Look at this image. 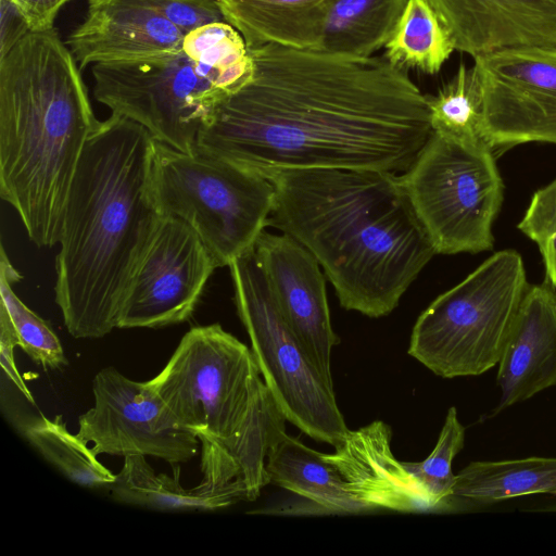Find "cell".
<instances>
[{"label": "cell", "instance_id": "13", "mask_svg": "<svg viewBox=\"0 0 556 556\" xmlns=\"http://www.w3.org/2000/svg\"><path fill=\"white\" fill-rule=\"evenodd\" d=\"M218 267L197 232L164 215L125 292L117 328H160L186 321Z\"/></svg>", "mask_w": 556, "mask_h": 556}, {"label": "cell", "instance_id": "24", "mask_svg": "<svg viewBox=\"0 0 556 556\" xmlns=\"http://www.w3.org/2000/svg\"><path fill=\"white\" fill-rule=\"evenodd\" d=\"M454 50L447 29L428 0H407L383 55L395 66L433 75Z\"/></svg>", "mask_w": 556, "mask_h": 556}, {"label": "cell", "instance_id": "19", "mask_svg": "<svg viewBox=\"0 0 556 556\" xmlns=\"http://www.w3.org/2000/svg\"><path fill=\"white\" fill-rule=\"evenodd\" d=\"M178 469L173 476L156 473L146 456H126L108 488L118 503L159 511H212L248 501L242 486L222 485L204 477L198 485L186 489L180 484Z\"/></svg>", "mask_w": 556, "mask_h": 556}, {"label": "cell", "instance_id": "26", "mask_svg": "<svg viewBox=\"0 0 556 556\" xmlns=\"http://www.w3.org/2000/svg\"><path fill=\"white\" fill-rule=\"evenodd\" d=\"M0 304L9 314L20 346L35 363L47 368L67 364L63 346L51 326L14 293L12 283L21 276L1 248Z\"/></svg>", "mask_w": 556, "mask_h": 556}, {"label": "cell", "instance_id": "1", "mask_svg": "<svg viewBox=\"0 0 556 556\" xmlns=\"http://www.w3.org/2000/svg\"><path fill=\"white\" fill-rule=\"evenodd\" d=\"M249 51L252 79L215 108L195 149L262 175L312 168L395 174L432 132L426 94L384 55L275 43Z\"/></svg>", "mask_w": 556, "mask_h": 556}, {"label": "cell", "instance_id": "10", "mask_svg": "<svg viewBox=\"0 0 556 556\" xmlns=\"http://www.w3.org/2000/svg\"><path fill=\"white\" fill-rule=\"evenodd\" d=\"M91 74L100 103L180 151L195 150L198 134L215 108L242 88L182 50L137 62L96 64Z\"/></svg>", "mask_w": 556, "mask_h": 556}, {"label": "cell", "instance_id": "3", "mask_svg": "<svg viewBox=\"0 0 556 556\" xmlns=\"http://www.w3.org/2000/svg\"><path fill=\"white\" fill-rule=\"evenodd\" d=\"M264 176L275 188L267 226L316 258L345 309L390 314L437 254L394 173L312 168Z\"/></svg>", "mask_w": 556, "mask_h": 556}, {"label": "cell", "instance_id": "22", "mask_svg": "<svg viewBox=\"0 0 556 556\" xmlns=\"http://www.w3.org/2000/svg\"><path fill=\"white\" fill-rule=\"evenodd\" d=\"M407 0H329L314 50L369 58L384 47Z\"/></svg>", "mask_w": 556, "mask_h": 556}, {"label": "cell", "instance_id": "16", "mask_svg": "<svg viewBox=\"0 0 556 556\" xmlns=\"http://www.w3.org/2000/svg\"><path fill=\"white\" fill-rule=\"evenodd\" d=\"M455 50L476 56L556 47V0H428Z\"/></svg>", "mask_w": 556, "mask_h": 556}, {"label": "cell", "instance_id": "15", "mask_svg": "<svg viewBox=\"0 0 556 556\" xmlns=\"http://www.w3.org/2000/svg\"><path fill=\"white\" fill-rule=\"evenodd\" d=\"M184 36L146 0H88L84 21L65 43L83 71L178 53Z\"/></svg>", "mask_w": 556, "mask_h": 556}, {"label": "cell", "instance_id": "4", "mask_svg": "<svg viewBox=\"0 0 556 556\" xmlns=\"http://www.w3.org/2000/svg\"><path fill=\"white\" fill-rule=\"evenodd\" d=\"M99 123L56 29L30 31L0 59V195L38 247L60 241L67 194Z\"/></svg>", "mask_w": 556, "mask_h": 556}, {"label": "cell", "instance_id": "18", "mask_svg": "<svg viewBox=\"0 0 556 556\" xmlns=\"http://www.w3.org/2000/svg\"><path fill=\"white\" fill-rule=\"evenodd\" d=\"M497 365L500 410L556 386V295L549 283L528 286Z\"/></svg>", "mask_w": 556, "mask_h": 556}, {"label": "cell", "instance_id": "31", "mask_svg": "<svg viewBox=\"0 0 556 556\" xmlns=\"http://www.w3.org/2000/svg\"><path fill=\"white\" fill-rule=\"evenodd\" d=\"M15 346H17V339L13 329V325L4 306L0 304V356L2 368L7 377L24 395V397L29 403L34 404V397L15 365Z\"/></svg>", "mask_w": 556, "mask_h": 556}, {"label": "cell", "instance_id": "5", "mask_svg": "<svg viewBox=\"0 0 556 556\" xmlns=\"http://www.w3.org/2000/svg\"><path fill=\"white\" fill-rule=\"evenodd\" d=\"M177 424L201 445V471L241 484L248 501L269 483L266 458L286 418L251 349L219 324L191 328L151 380Z\"/></svg>", "mask_w": 556, "mask_h": 556}, {"label": "cell", "instance_id": "7", "mask_svg": "<svg viewBox=\"0 0 556 556\" xmlns=\"http://www.w3.org/2000/svg\"><path fill=\"white\" fill-rule=\"evenodd\" d=\"M521 255L502 250L417 318L408 354L437 376H478L498 364L528 288Z\"/></svg>", "mask_w": 556, "mask_h": 556}, {"label": "cell", "instance_id": "14", "mask_svg": "<svg viewBox=\"0 0 556 556\" xmlns=\"http://www.w3.org/2000/svg\"><path fill=\"white\" fill-rule=\"evenodd\" d=\"M254 251L282 315L319 372L333 384L331 352L340 339L332 329L320 265L283 232L262 231Z\"/></svg>", "mask_w": 556, "mask_h": 556}, {"label": "cell", "instance_id": "2", "mask_svg": "<svg viewBox=\"0 0 556 556\" xmlns=\"http://www.w3.org/2000/svg\"><path fill=\"white\" fill-rule=\"evenodd\" d=\"M154 151L147 128L115 113L86 144L55 258V302L74 338L117 328L127 287L164 216L152 189Z\"/></svg>", "mask_w": 556, "mask_h": 556}, {"label": "cell", "instance_id": "6", "mask_svg": "<svg viewBox=\"0 0 556 556\" xmlns=\"http://www.w3.org/2000/svg\"><path fill=\"white\" fill-rule=\"evenodd\" d=\"M152 189L162 214L190 226L218 267L254 247L275 202V188L261 173L156 140Z\"/></svg>", "mask_w": 556, "mask_h": 556}, {"label": "cell", "instance_id": "21", "mask_svg": "<svg viewBox=\"0 0 556 556\" xmlns=\"http://www.w3.org/2000/svg\"><path fill=\"white\" fill-rule=\"evenodd\" d=\"M266 471L269 483L300 495L326 514L368 513L350 494L345 480L324 453L286 431L268 451Z\"/></svg>", "mask_w": 556, "mask_h": 556}, {"label": "cell", "instance_id": "30", "mask_svg": "<svg viewBox=\"0 0 556 556\" xmlns=\"http://www.w3.org/2000/svg\"><path fill=\"white\" fill-rule=\"evenodd\" d=\"M186 35L204 24L224 21L214 0H146Z\"/></svg>", "mask_w": 556, "mask_h": 556}, {"label": "cell", "instance_id": "8", "mask_svg": "<svg viewBox=\"0 0 556 556\" xmlns=\"http://www.w3.org/2000/svg\"><path fill=\"white\" fill-rule=\"evenodd\" d=\"M401 187L437 254L479 253L494 243L504 198L495 153L477 134L432 130Z\"/></svg>", "mask_w": 556, "mask_h": 556}, {"label": "cell", "instance_id": "20", "mask_svg": "<svg viewBox=\"0 0 556 556\" xmlns=\"http://www.w3.org/2000/svg\"><path fill=\"white\" fill-rule=\"evenodd\" d=\"M224 21L243 37L249 49L275 43L315 49L329 0H214Z\"/></svg>", "mask_w": 556, "mask_h": 556}, {"label": "cell", "instance_id": "29", "mask_svg": "<svg viewBox=\"0 0 556 556\" xmlns=\"http://www.w3.org/2000/svg\"><path fill=\"white\" fill-rule=\"evenodd\" d=\"M518 228L539 247L547 281L556 288V179L533 194Z\"/></svg>", "mask_w": 556, "mask_h": 556}, {"label": "cell", "instance_id": "25", "mask_svg": "<svg viewBox=\"0 0 556 556\" xmlns=\"http://www.w3.org/2000/svg\"><path fill=\"white\" fill-rule=\"evenodd\" d=\"M16 426L25 440L68 480L88 488L114 482L116 475L98 460V455L77 433L67 430L61 415L21 418Z\"/></svg>", "mask_w": 556, "mask_h": 556}, {"label": "cell", "instance_id": "9", "mask_svg": "<svg viewBox=\"0 0 556 556\" xmlns=\"http://www.w3.org/2000/svg\"><path fill=\"white\" fill-rule=\"evenodd\" d=\"M228 267L251 351L283 417L313 440L338 446L350 429L333 384L319 372L282 315L254 247Z\"/></svg>", "mask_w": 556, "mask_h": 556}, {"label": "cell", "instance_id": "11", "mask_svg": "<svg viewBox=\"0 0 556 556\" xmlns=\"http://www.w3.org/2000/svg\"><path fill=\"white\" fill-rule=\"evenodd\" d=\"M479 136L496 151L556 144V47H520L476 56Z\"/></svg>", "mask_w": 556, "mask_h": 556}, {"label": "cell", "instance_id": "27", "mask_svg": "<svg viewBox=\"0 0 556 556\" xmlns=\"http://www.w3.org/2000/svg\"><path fill=\"white\" fill-rule=\"evenodd\" d=\"M432 130L453 135H479L481 90L473 68L460 63L456 74L435 94L427 96Z\"/></svg>", "mask_w": 556, "mask_h": 556}, {"label": "cell", "instance_id": "12", "mask_svg": "<svg viewBox=\"0 0 556 556\" xmlns=\"http://www.w3.org/2000/svg\"><path fill=\"white\" fill-rule=\"evenodd\" d=\"M93 405L78 418L77 435L96 455H143L186 463L199 440L182 429L148 381H135L110 366L92 382Z\"/></svg>", "mask_w": 556, "mask_h": 556}, {"label": "cell", "instance_id": "17", "mask_svg": "<svg viewBox=\"0 0 556 556\" xmlns=\"http://www.w3.org/2000/svg\"><path fill=\"white\" fill-rule=\"evenodd\" d=\"M391 440L390 426L375 420L357 430H350L334 452L324 453V456L343 477L350 494L368 511L434 510L427 492L403 462L395 458Z\"/></svg>", "mask_w": 556, "mask_h": 556}, {"label": "cell", "instance_id": "28", "mask_svg": "<svg viewBox=\"0 0 556 556\" xmlns=\"http://www.w3.org/2000/svg\"><path fill=\"white\" fill-rule=\"evenodd\" d=\"M464 443L465 428L458 420L456 408L452 406L429 456L417 463L403 462L405 468L427 492L435 509L453 497L456 475L452 471V463L464 447Z\"/></svg>", "mask_w": 556, "mask_h": 556}, {"label": "cell", "instance_id": "23", "mask_svg": "<svg viewBox=\"0 0 556 556\" xmlns=\"http://www.w3.org/2000/svg\"><path fill=\"white\" fill-rule=\"evenodd\" d=\"M533 494L556 495V458L472 462L456 475L453 489V497L478 503Z\"/></svg>", "mask_w": 556, "mask_h": 556}, {"label": "cell", "instance_id": "32", "mask_svg": "<svg viewBox=\"0 0 556 556\" xmlns=\"http://www.w3.org/2000/svg\"><path fill=\"white\" fill-rule=\"evenodd\" d=\"M30 31L27 20L14 3L0 0V59Z\"/></svg>", "mask_w": 556, "mask_h": 556}, {"label": "cell", "instance_id": "33", "mask_svg": "<svg viewBox=\"0 0 556 556\" xmlns=\"http://www.w3.org/2000/svg\"><path fill=\"white\" fill-rule=\"evenodd\" d=\"M27 20L31 31L53 29L55 17L70 0H11Z\"/></svg>", "mask_w": 556, "mask_h": 556}]
</instances>
